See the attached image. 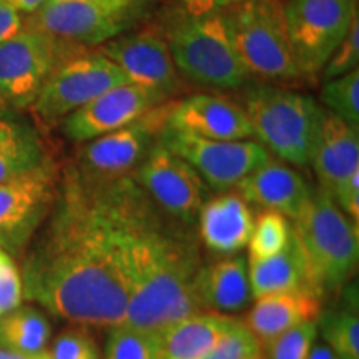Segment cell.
I'll return each instance as SVG.
<instances>
[{"instance_id":"6da1fadb","label":"cell","mask_w":359,"mask_h":359,"mask_svg":"<svg viewBox=\"0 0 359 359\" xmlns=\"http://www.w3.org/2000/svg\"><path fill=\"white\" fill-rule=\"evenodd\" d=\"M53 217L20 271L24 299L88 327L122 325L128 308L118 218V178L69 170Z\"/></svg>"},{"instance_id":"7a4b0ae2","label":"cell","mask_w":359,"mask_h":359,"mask_svg":"<svg viewBox=\"0 0 359 359\" xmlns=\"http://www.w3.org/2000/svg\"><path fill=\"white\" fill-rule=\"evenodd\" d=\"M118 218L128 286L125 325L161 334L200 313L193 296L200 268L196 246L132 175L118 178Z\"/></svg>"},{"instance_id":"3957f363","label":"cell","mask_w":359,"mask_h":359,"mask_svg":"<svg viewBox=\"0 0 359 359\" xmlns=\"http://www.w3.org/2000/svg\"><path fill=\"white\" fill-rule=\"evenodd\" d=\"M308 285L318 298L339 291L351 280L359 262V228L336 201L316 188L291 223Z\"/></svg>"},{"instance_id":"277c9868","label":"cell","mask_w":359,"mask_h":359,"mask_svg":"<svg viewBox=\"0 0 359 359\" xmlns=\"http://www.w3.org/2000/svg\"><path fill=\"white\" fill-rule=\"evenodd\" d=\"M241 107L253 135L269 154L291 167H308L323 107L311 97L271 83L246 88Z\"/></svg>"},{"instance_id":"5b68a950","label":"cell","mask_w":359,"mask_h":359,"mask_svg":"<svg viewBox=\"0 0 359 359\" xmlns=\"http://www.w3.org/2000/svg\"><path fill=\"white\" fill-rule=\"evenodd\" d=\"M231 42L251 77L276 85L299 83L285 0H241L222 12Z\"/></svg>"},{"instance_id":"8992f818","label":"cell","mask_w":359,"mask_h":359,"mask_svg":"<svg viewBox=\"0 0 359 359\" xmlns=\"http://www.w3.org/2000/svg\"><path fill=\"white\" fill-rule=\"evenodd\" d=\"M175 67L190 82L219 90L245 87L251 75L231 42L223 13H183L168 32Z\"/></svg>"},{"instance_id":"52a82bcc","label":"cell","mask_w":359,"mask_h":359,"mask_svg":"<svg viewBox=\"0 0 359 359\" xmlns=\"http://www.w3.org/2000/svg\"><path fill=\"white\" fill-rule=\"evenodd\" d=\"M122 83L127 79L109 57L80 47L53 69L30 110L40 123L57 125Z\"/></svg>"},{"instance_id":"ba28073f","label":"cell","mask_w":359,"mask_h":359,"mask_svg":"<svg viewBox=\"0 0 359 359\" xmlns=\"http://www.w3.org/2000/svg\"><path fill=\"white\" fill-rule=\"evenodd\" d=\"M77 48L32 29L0 43V114L30 109L53 69Z\"/></svg>"},{"instance_id":"9c48e42d","label":"cell","mask_w":359,"mask_h":359,"mask_svg":"<svg viewBox=\"0 0 359 359\" xmlns=\"http://www.w3.org/2000/svg\"><path fill=\"white\" fill-rule=\"evenodd\" d=\"M291 47L303 79L316 77L358 15L356 0H285Z\"/></svg>"},{"instance_id":"30bf717a","label":"cell","mask_w":359,"mask_h":359,"mask_svg":"<svg viewBox=\"0 0 359 359\" xmlns=\"http://www.w3.org/2000/svg\"><path fill=\"white\" fill-rule=\"evenodd\" d=\"M133 4L118 0H47L24 19V29L79 47H100L127 29Z\"/></svg>"},{"instance_id":"8fae6325","label":"cell","mask_w":359,"mask_h":359,"mask_svg":"<svg viewBox=\"0 0 359 359\" xmlns=\"http://www.w3.org/2000/svg\"><path fill=\"white\" fill-rule=\"evenodd\" d=\"M158 142L190 163L215 191H230L271 154L255 140H208L182 133L165 125Z\"/></svg>"},{"instance_id":"7c38bea8","label":"cell","mask_w":359,"mask_h":359,"mask_svg":"<svg viewBox=\"0 0 359 359\" xmlns=\"http://www.w3.org/2000/svg\"><path fill=\"white\" fill-rule=\"evenodd\" d=\"M170 109L168 102L160 103L135 123L85 142L74 170L90 180H116L133 175L158 140Z\"/></svg>"},{"instance_id":"4fadbf2b","label":"cell","mask_w":359,"mask_h":359,"mask_svg":"<svg viewBox=\"0 0 359 359\" xmlns=\"http://www.w3.org/2000/svg\"><path fill=\"white\" fill-rule=\"evenodd\" d=\"M57 191V172L50 161L0 183V248L11 257L24 253L52 213Z\"/></svg>"},{"instance_id":"5bb4252c","label":"cell","mask_w":359,"mask_h":359,"mask_svg":"<svg viewBox=\"0 0 359 359\" xmlns=\"http://www.w3.org/2000/svg\"><path fill=\"white\" fill-rule=\"evenodd\" d=\"M132 177L160 210L187 224L198 218L208 198V187L198 172L158 140Z\"/></svg>"},{"instance_id":"9a60e30c","label":"cell","mask_w":359,"mask_h":359,"mask_svg":"<svg viewBox=\"0 0 359 359\" xmlns=\"http://www.w3.org/2000/svg\"><path fill=\"white\" fill-rule=\"evenodd\" d=\"M98 52L122 70L128 83L145 90L160 103L170 102L178 92L180 77L168 42L154 30L118 35L102 43Z\"/></svg>"},{"instance_id":"2e32d148","label":"cell","mask_w":359,"mask_h":359,"mask_svg":"<svg viewBox=\"0 0 359 359\" xmlns=\"http://www.w3.org/2000/svg\"><path fill=\"white\" fill-rule=\"evenodd\" d=\"M156 105L160 102L145 90L122 83L70 114L62 120V128L69 140L85 143L135 123Z\"/></svg>"},{"instance_id":"e0dca14e","label":"cell","mask_w":359,"mask_h":359,"mask_svg":"<svg viewBox=\"0 0 359 359\" xmlns=\"http://www.w3.org/2000/svg\"><path fill=\"white\" fill-rule=\"evenodd\" d=\"M167 127L208 140H250L253 128L241 103L224 95L196 93L168 111Z\"/></svg>"},{"instance_id":"ac0fdd59","label":"cell","mask_w":359,"mask_h":359,"mask_svg":"<svg viewBox=\"0 0 359 359\" xmlns=\"http://www.w3.org/2000/svg\"><path fill=\"white\" fill-rule=\"evenodd\" d=\"M250 205L262 206L286 218H296L311 198L313 190L302 175L288 163L271 156L235 187Z\"/></svg>"},{"instance_id":"d6986e66","label":"cell","mask_w":359,"mask_h":359,"mask_svg":"<svg viewBox=\"0 0 359 359\" xmlns=\"http://www.w3.org/2000/svg\"><path fill=\"white\" fill-rule=\"evenodd\" d=\"M309 165L318 188L333 198L341 183L359 170V130L323 109Z\"/></svg>"},{"instance_id":"ffe728a7","label":"cell","mask_w":359,"mask_h":359,"mask_svg":"<svg viewBox=\"0 0 359 359\" xmlns=\"http://www.w3.org/2000/svg\"><path fill=\"white\" fill-rule=\"evenodd\" d=\"M198 230L210 251L231 257L248 245L255 215L238 191H223L206 200L198 212Z\"/></svg>"},{"instance_id":"44dd1931","label":"cell","mask_w":359,"mask_h":359,"mask_svg":"<svg viewBox=\"0 0 359 359\" xmlns=\"http://www.w3.org/2000/svg\"><path fill=\"white\" fill-rule=\"evenodd\" d=\"M321 314V298L308 290L283 291L255 299L243 325L253 333L262 346L269 341L304 325L318 321Z\"/></svg>"},{"instance_id":"7402d4cb","label":"cell","mask_w":359,"mask_h":359,"mask_svg":"<svg viewBox=\"0 0 359 359\" xmlns=\"http://www.w3.org/2000/svg\"><path fill=\"white\" fill-rule=\"evenodd\" d=\"M193 296L200 309L231 314L250 304L248 262L243 257H226L200 266L193 280Z\"/></svg>"},{"instance_id":"603a6c76","label":"cell","mask_w":359,"mask_h":359,"mask_svg":"<svg viewBox=\"0 0 359 359\" xmlns=\"http://www.w3.org/2000/svg\"><path fill=\"white\" fill-rule=\"evenodd\" d=\"M238 323L230 314L196 313L161 333L163 359H201Z\"/></svg>"},{"instance_id":"cb8c5ba5","label":"cell","mask_w":359,"mask_h":359,"mask_svg":"<svg viewBox=\"0 0 359 359\" xmlns=\"http://www.w3.org/2000/svg\"><path fill=\"white\" fill-rule=\"evenodd\" d=\"M248 281L251 299L262 298L264 294L283 293V291H311L303 255L294 236L291 235L290 245L275 257L248 259Z\"/></svg>"},{"instance_id":"d4e9b609","label":"cell","mask_w":359,"mask_h":359,"mask_svg":"<svg viewBox=\"0 0 359 359\" xmlns=\"http://www.w3.org/2000/svg\"><path fill=\"white\" fill-rule=\"evenodd\" d=\"M43 143L27 122L0 114V183L47 163Z\"/></svg>"},{"instance_id":"484cf974","label":"cell","mask_w":359,"mask_h":359,"mask_svg":"<svg viewBox=\"0 0 359 359\" xmlns=\"http://www.w3.org/2000/svg\"><path fill=\"white\" fill-rule=\"evenodd\" d=\"M52 326L42 309L19 304L0 314V349L20 356H35L45 351Z\"/></svg>"},{"instance_id":"4316f807","label":"cell","mask_w":359,"mask_h":359,"mask_svg":"<svg viewBox=\"0 0 359 359\" xmlns=\"http://www.w3.org/2000/svg\"><path fill=\"white\" fill-rule=\"evenodd\" d=\"M102 359H163L161 334L125 323L111 326Z\"/></svg>"},{"instance_id":"83f0119b","label":"cell","mask_w":359,"mask_h":359,"mask_svg":"<svg viewBox=\"0 0 359 359\" xmlns=\"http://www.w3.org/2000/svg\"><path fill=\"white\" fill-rule=\"evenodd\" d=\"M318 333L338 359H359L358 308L327 311L318 318Z\"/></svg>"},{"instance_id":"f1b7e54d","label":"cell","mask_w":359,"mask_h":359,"mask_svg":"<svg viewBox=\"0 0 359 359\" xmlns=\"http://www.w3.org/2000/svg\"><path fill=\"white\" fill-rule=\"evenodd\" d=\"M291 223L285 215L264 212L255 218L253 231L248 241V259H266L275 257L290 245Z\"/></svg>"},{"instance_id":"f546056e","label":"cell","mask_w":359,"mask_h":359,"mask_svg":"<svg viewBox=\"0 0 359 359\" xmlns=\"http://www.w3.org/2000/svg\"><path fill=\"white\" fill-rule=\"evenodd\" d=\"M323 109L359 130V69L326 80L321 90Z\"/></svg>"},{"instance_id":"4dcf8cb0","label":"cell","mask_w":359,"mask_h":359,"mask_svg":"<svg viewBox=\"0 0 359 359\" xmlns=\"http://www.w3.org/2000/svg\"><path fill=\"white\" fill-rule=\"evenodd\" d=\"M318 338V321L304 323L269 341L264 359H308Z\"/></svg>"},{"instance_id":"1f68e13d","label":"cell","mask_w":359,"mask_h":359,"mask_svg":"<svg viewBox=\"0 0 359 359\" xmlns=\"http://www.w3.org/2000/svg\"><path fill=\"white\" fill-rule=\"evenodd\" d=\"M48 359H102L95 334L88 326L75 325L62 331L47 349Z\"/></svg>"},{"instance_id":"d6a6232c","label":"cell","mask_w":359,"mask_h":359,"mask_svg":"<svg viewBox=\"0 0 359 359\" xmlns=\"http://www.w3.org/2000/svg\"><path fill=\"white\" fill-rule=\"evenodd\" d=\"M201 359H264V354L259 341L243 321H238L217 346Z\"/></svg>"},{"instance_id":"836d02e7","label":"cell","mask_w":359,"mask_h":359,"mask_svg":"<svg viewBox=\"0 0 359 359\" xmlns=\"http://www.w3.org/2000/svg\"><path fill=\"white\" fill-rule=\"evenodd\" d=\"M359 64V17H354L348 34L341 40L336 50L331 53L330 60L326 62L325 69L321 70L323 80L338 79L341 75L348 74L358 69Z\"/></svg>"},{"instance_id":"e575fe53","label":"cell","mask_w":359,"mask_h":359,"mask_svg":"<svg viewBox=\"0 0 359 359\" xmlns=\"http://www.w3.org/2000/svg\"><path fill=\"white\" fill-rule=\"evenodd\" d=\"M22 278L11 255L0 248V314L22 304Z\"/></svg>"},{"instance_id":"d590c367","label":"cell","mask_w":359,"mask_h":359,"mask_svg":"<svg viewBox=\"0 0 359 359\" xmlns=\"http://www.w3.org/2000/svg\"><path fill=\"white\" fill-rule=\"evenodd\" d=\"M333 200L336 205L358 223L359 219V170L349 175L336 190Z\"/></svg>"},{"instance_id":"8d00e7d4","label":"cell","mask_w":359,"mask_h":359,"mask_svg":"<svg viewBox=\"0 0 359 359\" xmlns=\"http://www.w3.org/2000/svg\"><path fill=\"white\" fill-rule=\"evenodd\" d=\"M24 30V17L8 0H0V43Z\"/></svg>"},{"instance_id":"74e56055","label":"cell","mask_w":359,"mask_h":359,"mask_svg":"<svg viewBox=\"0 0 359 359\" xmlns=\"http://www.w3.org/2000/svg\"><path fill=\"white\" fill-rule=\"evenodd\" d=\"M183 13L190 17H201L208 13H219L236 6L241 0H180Z\"/></svg>"},{"instance_id":"f35d334b","label":"cell","mask_w":359,"mask_h":359,"mask_svg":"<svg viewBox=\"0 0 359 359\" xmlns=\"http://www.w3.org/2000/svg\"><path fill=\"white\" fill-rule=\"evenodd\" d=\"M8 2L12 4L17 12L30 15V13H34L39 7H42L47 0H8Z\"/></svg>"},{"instance_id":"ab89813d","label":"cell","mask_w":359,"mask_h":359,"mask_svg":"<svg viewBox=\"0 0 359 359\" xmlns=\"http://www.w3.org/2000/svg\"><path fill=\"white\" fill-rule=\"evenodd\" d=\"M308 359H338L326 344H314Z\"/></svg>"},{"instance_id":"60d3db41","label":"cell","mask_w":359,"mask_h":359,"mask_svg":"<svg viewBox=\"0 0 359 359\" xmlns=\"http://www.w3.org/2000/svg\"><path fill=\"white\" fill-rule=\"evenodd\" d=\"M30 356H20V354H15V353H11V351H4V349H0V359H27Z\"/></svg>"},{"instance_id":"b9f144b4","label":"cell","mask_w":359,"mask_h":359,"mask_svg":"<svg viewBox=\"0 0 359 359\" xmlns=\"http://www.w3.org/2000/svg\"><path fill=\"white\" fill-rule=\"evenodd\" d=\"M118 2H125V4H135V0H118Z\"/></svg>"}]
</instances>
